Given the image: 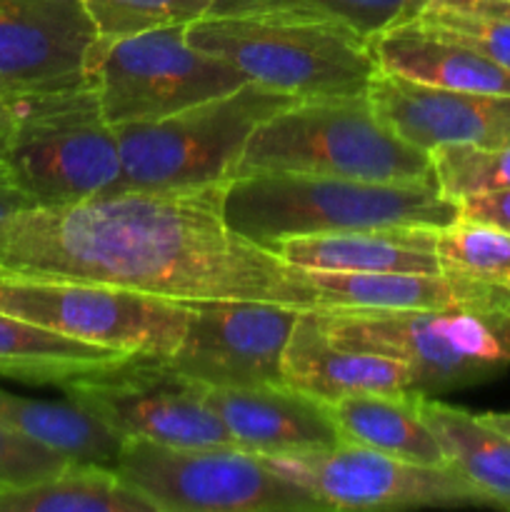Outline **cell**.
<instances>
[{"label":"cell","mask_w":510,"mask_h":512,"mask_svg":"<svg viewBox=\"0 0 510 512\" xmlns=\"http://www.w3.org/2000/svg\"><path fill=\"white\" fill-rule=\"evenodd\" d=\"M0 270L120 285L173 300L240 298L323 310L308 273L223 220V188L108 193L0 223Z\"/></svg>","instance_id":"6da1fadb"},{"label":"cell","mask_w":510,"mask_h":512,"mask_svg":"<svg viewBox=\"0 0 510 512\" xmlns=\"http://www.w3.org/2000/svg\"><path fill=\"white\" fill-rule=\"evenodd\" d=\"M458 203L433 183H370L313 173H260L233 178L223 188V220L250 243L273 248L298 235L343 230L445 228Z\"/></svg>","instance_id":"7a4b0ae2"},{"label":"cell","mask_w":510,"mask_h":512,"mask_svg":"<svg viewBox=\"0 0 510 512\" xmlns=\"http://www.w3.org/2000/svg\"><path fill=\"white\" fill-rule=\"evenodd\" d=\"M193 48L218 55L248 80L310 98L368 95L378 73L368 35L313 15H205L185 33Z\"/></svg>","instance_id":"3957f363"},{"label":"cell","mask_w":510,"mask_h":512,"mask_svg":"<svg viewBox=\"0 0 510 512\" xmlns=\"http://www.w3.org/2000/svg\"><path fill=\"white\" fill-rule=\"evenodd\" d=\"M313 173L370 183H433L430 153L405 143L375 115L368 95L298 100L258 125L235 178Z\"/></svg>","instance_id":"277c9868"},{"label":"cell","mask_w":510,"mask_h":512,"mask_svg":"<svg viewBox=\"0 0 510 512\" xmlns=\"http://www.w3.org/2000/svg\"><path fill=\"white\" fill-rule=\"evenodd\" d=\"M298 100L250 80L230 93L165 118L113 125L120 180L110 193L225 188L235 178L253 130Z\"/></svg>","instance_id":"5b68a950"},{"label":"cell","mask_w":510,"mask_h":512,"mask_svg":"<svg viewBox=\"0 0 510 512\" xmlns=\"http://www.w3.org/2000/svg\"><path fill=\"white\" fill-rule=\"evenodd\" d=\"M0 160L35 208L108 195L120 180L115 130L90 88L3 95Z\"/></svg>","instance_id":"8992f818"},{"label":"cell","mask_w":510,"mask_h":512,"mask_svg":"<svg viewBox=\"0 0 510 512\" xmlns=\"http://www.w3.org/2000/svg\"><path fill=\"white\" fill-rule=\"evenodd\" d=\"M330 338L400 360L410 393L478 385L510 368V305L460 303L423 310H318Z\"/></svg>","instance_id":"52a82bcc"},{"label":"cell","mask_w":510,"mask_h":512,"mask_svg":"<svg viewBox=\"0 0 510 512\" xmlns=\"http://www.w3.org/2000/svg\"><path fill=\"white\" fill-rule=\"evenodd\" d=\"M113 470L155 512H320L318 495L240 445L125 440Z\"/></svg>","instance_id":"ba28073f"},{"label":"cell","mask_w":510,"mask_h":512,"mask_svg":"<svg viewBox=\"0 0 510 512\" xmlns=\"http://www.w3.org/2000/svg\"><path fill=\"white\" fill-rule=\"evenodd\" d=\"M188 25H163L123 38H98L85 80L110 125L158 120L250 83L218 55L193 48Z\"/></svg>","instance_id":"9c48e42d"},{"label":"cell","mask_w":510,"mask_h":512,"mask_svg":"<svg viewBox=\"0 0 510 512\" xmlns=\"http://www.w3.org/2000/svg\"><path fill=\"white\" fill-rule=\"evenodd\" d=\"M0 313L65 338L125 355L170 358L188 328L183 300L138 293L120 285L43 278L0 270Z\"/></svg>","instance_id":"30bf717a"},{"label":"cell","mask_w":510,"mask_h":512,"mask_svg":"<svg viewBox=\"0 0 510 512\" xmlns=\"http://www.w3.org/2000/svg\"><path fill=\"white\" fill-rule=\"evenodd\" d=\"M65 398L98 415L123 440H153L180 448L235 445L205 403V385L180 373L168 358L130 355L98 373L63 385Z\"/></svg>","instance_id":"8fae6325"},{"label":"cell","mask_w":510,"mask_h":512,"mask_svg":"<svg viewBox=\"0 0 510 512\" xmlns=\"http://www.w3.org/2000/svg\"><path fill=\"white\" fill-rule=\"evenodd\" d=\"M265 460L318 495L328 510L485 508L453 468L408 463L348 440L318 453Z\"/></svg>","instance_id":"7c38bea8"},{"label":"cell","mask_w":510,"mask_h":512,"mask_svg":"<svg viewBox=\"0 0 510 512\" xmlns=\"http://www.w3.org/2000/svg\"><path fill=\"white\" fill-rule=\"evenodd\" d=\"M183 340L170 363L205 388H253L283 383V350L300 308L265 300H185Z\"/></svg>","instance_id":"4fadbf2b"},{"label":"cell","mask_w":510,"mask_h":512,"mask_svg":"<svg viewBox=\"0 0 510 512\" xmlns=\"http://www.w3.org/2000/svg\"><path fill=\"white\" fill-rule=\"evenodd\" d=\"M95 40L80 0H0V93L88 88L85 58Z\"/></svg>","instance_id":"5bb4252c"},{"label":"cell","mask_w":510,"mask_h":512,"mask_svg":"<svg viewBox=\"0 0 510 512\" xmlns=\"http://www.w3.org/2000/svg\"><path fill=\"white\" fill-rule=\"evenodd\" d=\"M368 100L398 138L425 153L438 145L510 143V95L435 88L378 70Z\"/></svg>","instance_id":"9a60e30c"},{"label":"cell","mask_w":510,"mask_h":512,"mask_svg":"<svg viewBox=\"0 0 510 512\" xmlns=\"http://www.w3.org/2000/svg\"><path fill=\"white\" fill-rule=\"evenodd\" d=\"M235 445L263 458L318 453L343 443L328 405L285 383L253 388H205Z\"/></svg>","instance_id":"2e32d148"},{"label":"cell","mask_w":510,"mask_h":512,"mask_svg":"<svg viewBox=\"0 0 510 512\" xmlns=\"http://www.w3.org/2000/svg\"><path fill=\"white\" fill-rule=\"evenodd\" d=\"M283 383L333 405L355 393H410L413 378L400 360L338 343L318 310H303L283 350Z\"/></svg>","instance_id":"e0dca14e"},{"label":"cell","mask_w":510,"mask_h":512,"mask_svg":"<svg viewBox=\"0 0 510 512\" xmlns=\"http://www.w3.org/2000/svg\"><path fill=\"white\" fill-rule=\"evenodd\" d=\"M435 230L420 225L343 230L285 238L273 253L300 270L323 273H443L435 255Z\"/></svg>","instance_id":"ac0fdd59"},{"label":"cell","mask_w":510,"mask_h":512,"mask_svg":"<svg viewBox=\"0 0 510 512\" xmlns=\"http://www.w3.org/2000/svg\"><path fill=\"white\" fill-rule=\"evenodd\" d=\"M378 70L423 85L468 93L510 95V70L455 40L435 35L415 20L370 35Z\"/></svg>","instance_id":"d6986e66"},{"label":"cell","mask_w":510,"mask_h":512,"mask_svg":"<svg viewBox=\"0 0 510 512\" xmlns=\"http://www.w3.org/2000/svg\"><path fill=\"white\" fill-rule=\"evenodd\" d=\"M323 310H423L460 303H503L445 273H323L305 270Z\"/></svg>","instance_id":"ffe728a7"},{"label":"cell","mask_w":510,"mask_h":512,"mask_svg":"<svg viewBox=\"0 0 510 512\" xmlns=\"http://www.w3.org/2000/svg\"><path fill=\"white\" fill-rule=\"evenodd\" d=\"M420 415L453 468L485 503L510 510V435L455 405L420 395Z\"/></svg>","instance_id":"44dd1931"},{"label":"cell","mask_w":510,"mask_h":512,"mask_svg":"<svg viewBox=\"0 0 510 512\" xmlns=\"http://www.w3.org/2000/svg\"><path fill=\"white\" fill-rule=\"evenodd\" d=\"M328 408L348 443L365 445L408 463L448 468L438 440L420 415V395L355 393Z\"/></svg>","instance_id":"7402d4cb"},{"label":"cell","mask_w":510,"mask_h":512,"mask_svg":"<svg viewBox=\"0 0 510 512\" xmlns=\"http://www.w3.org/2000/svg\"><path fill=\"white\" fill-rule=\"evenodd\" d=\"M0 423L73 463L113 468L125 440L73 400H38L0 390Z\"/></svg>","instance_id":"603a6c76"},{"label":"cell","mask_w":510,"mask_h":512,"mask_svg":"<svg viewBox=\"0 0 510 512\" xmlns=\"http://www.w3.org/2000/svg\"><path fill=\"white\" fill-rule=\"evenodd\" d=\"M130 355L65 338L48 328L0 313V375L30 385H60L98 373Z\"/></svg>","instance_id":"cb8c5ba5"},{"label":"cell","mask_w":510,"mask_h":512,"mask_svg":"<svg viewBox=\"0 0 510 512\" xmlns=\"http://www.w3.org/2000/svg\"><path fill=\"white\" fill-rule=\"evenodd\" d=\"M0 512H155L113 468L70 463L60 473L18 488H0Z\"/></svg>","instance_id":"d4e9b609"},{"label":"cell","mask_w":510,"mask_h":512,"mask_svg":"<svg viewBox=\"0 0 510 512\" xmlns=\"http://www.w3.org/2000/svg\"><path fill=\"white\" fill-rule=\"evenodd\" d=\"M435 255L445 275L510 303V230L458 215L435 230Z\"/></svg>","instance_id":"484cf974"},{"label":"cell","mask_w":510,"mask_h":512,"mask_svg":"<svg viewBox=\"0 0 510 512\" xmlns=\"http://www.w3.org/2000/svg\"><path fill=\"white\" fill-rule=\"evenodd\" d=\"M425 0H213L208 15L245 13H290L313 15L348 23L363 35L413 20L425 8Z\"/></svg>","instance_id":"4316f807"},{"label":"cell","mask_w":510,"mask_h":512,"mask_svg":"<svg viewBox=\"0 0 510 512\" xmlns=\"http://www.w3.org/2000/svg\"><path fill=\"white\" fill-rule=\"evenodd\" d=\"M430 165L440 195L453 203L510 188V143L438 145L430 150Z\"/></svg>","instance_id":"83f0119b"},{"label":"cell","mask_w":510,"mask_h":512,"mask_svg":"<svg viewBox=\"0 0 510 512\" xmlns=\"http://www.w3.org/2000/svg\"><path fill=\"white\" fill-rule=\"evenodd\" d=\"M415 23L443 38L455 40L510 70V3L485 8H443L425 5Z\"/></svg>","instance_id":"f1b7e54d"},{"label":"cell","mask_w":510,"mask_h":512,"mask_svg":"<svg viewBox=\"0 0 510 512\" xmlns=\"http://www.w3.org/2000/svg\"><path fill=\"white\" fill-rule=\"evenodd\" d=\"M98 38H123L163 25H190L205 18L213 0H80Z\"/></svg>","instance_id":"f546056e"},{"label":"cell","mask_w":510,"mask_h":512,"mask_svg":"<svg viewBox=\"0 0 510 512\" xmlns=\"http://www.w3.org/2000/svg\"><path fill=\"white\" fill-rule=\"evenodd\" d=\"M73 460L0 423V488L38 483L65 470Z\"/></svg>","instance_id":"4dcf8cb0"},{"label":"cell","mask_w":510,"mask_h":512,"mask_svg":"<svg viewBox=\"0 0 510 512\" xmlns=\"http://www.w3.org/2000/svg\"><path fill=\"white\" fill-rule=\"evenodd\" d=\"M458 215L460 218L480 220V223H490L503 230H510V188L460 200Z\"/></svg>","instance_id":"1f68e13d"},{"label":"cell","mask_w":510,"mask_h":512,"mask_svg":"<svg viewBox=\"0 0 510 512\" xmlns=\"http://www.w3.org/2000/svg\"><path fill=\"white\" fill-rule=\"evenodd\" d=\"M28 208H35L33 200H30L28 195L15 185V180L10 178L8 168H5V163L0 160V223L13 218V215L23 213V210Z\"/></svg>","instance_id":"d6a6232c"},{"label":"cell","mask_w":510,"mask_h":512,"mask_svg":"<svg viewBox=\"0 0 510 512\" xmlns=\"http://www.w3.org/2000/svg\"><path fill=\"white\" fill-rule=\"evenodd\" d=\"M428 5H443V8H485V5H498L503 0H425Z\"/></svg>","instance_id":"836d02e7"},{"label":"cell","mask_w":510,"mask_h":512,"mask_svg":"<svg viewBox=\"0 0 510 512\" xmlns=\"http://www.w3.org/2000/svg\"><path fill=\"white\" fill-rule=\"evenodd\" d=\"M483 420L493 425V428L503 430V433L510 435V413H485Z\"/></svg>","instance_id":"e575fe53"},{"label":"cell","mask_w":510,"mask_h":512,"mask_svg":"<svg viewBox=\"0 0 510 512\" xmlns=\"http://www.w3.org/2000/svg\"><path fill=\"white\" fill-rule=\"evenodd\" d=\"M508 3H510V0H508Z\"/></svg>","instance_id":"d590c367"},{"label":"cell","mask_w":510,"mask_h":512,"mask_svg":"<svg viewBox=\"0 0 510 512\" xmlns=\"http://www.w3.org/2000/svg\"><path fill=\"white\" fill-rule=\"evenodd\" d=\"M0 95H3V93H0Z\"/></svg>","instance_id":"8d00e7d4"}]
</instances>
